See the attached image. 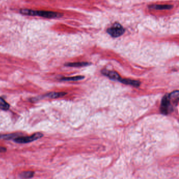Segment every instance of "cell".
<instances>
[{
  "mask_svg": "<svg viewBox=\"0 0 179 179\" xmlns=\"http://www.w3.org/2000/svg\"><path fill=\"white\" fill-rule=\"evenodd\" d=\"M179 91H176L169 94H166L162 100L160 110L162 114L167 115L173 110V106L178 104Z\"/></svg>",
  "mask_w": 179,
  "mask_h": 179,
  "instance_id": "cell-1",
  "label": "cell"
},
{
  "mask_svg": "<svg viewBox=\"0 0 179 179\" xmlns=\"http://www.w3.org/2000/svg\"><path fill=\"white\" fill-rule=\"evenodd\" d=\"M21 14L29 16H38L42 18H60L62 16V14L57 12L46 11H34L29 9H20Z\"/></svg>",
  "mask_w": 179,
  "mask_h": 179,
  "instance_id": "cell-2",
  "label": "cell"
},
{
  "mask_svg": "<svg viewBox=\"0 0 179 179\" xmlns=\"http://www.w3.org/2000/svg\"><path fill=\"white\" fill-rule=\"evenodd\" d=\"M42 137H43L42 133H36L30 136L18 137L14 139V141L18 144H27L41 138Z\"/></svg>",
  "mask_w": 179,
  "mask_h": 179,
  "instance_id": "cell-3",
  "label": "cell"
},
{
  "mask_svg": "<svg viewBox=\"0 0 179 179\" xmlns=\"http://www.w3.org/2000/svg\"><path fill=\"white\" fill-rule=\"evenodd\" d=\"M109 35L113 37H118L123 34L125 32V29L120 24L115 23L108 28L107 31Z\"/></svg>",
  "mask_w": 179,
  "mask_h": 179,
  "instance_id": "cell-4",
  "label": "cell"
},
{
  "mask_svg": "<svg viewBox=\"0 0 179 179\" xmlns=\"http://www.w3.org/2000/svg\"><path fill=\"white\" fill-rule=\"evenodd\" d=\"M101 72L103 75L108 77V78L111 79L112 80L119 81L121 78L118 73L113 71H109L107 70L103 69Z\"/></svg>",
  "mask_w": 179,
  "mask_h": 179,
  "instance_id": "cell-5",
  "label": "cell"
},
{
  "mask_svg": "<svg viewBox=\"0 0 179 179\" xmlns=\"http://www.w3.org/2000/svg\"><path fill=\"white\" fill-rule=\"evenodd\" d=\"M119 81L121 83H123L126 84H128V85H131L133 87H139L140 84V82L138 81L132 80H130V79H124L120 78Z\"/></svg>",
  "mask_w": 179,
  "mask_h": 179,
  "instance_id": "cell-6",
  "label": "cell"
},
{
  "mask_svg": "<svg viewBox=\"0 0 179 179\" xmlns=\"http://www.w3.org/2000/svg\"><path fill=\"white\" fill-rule=\"evenodd\" d=\"M66 94V93L65 92H52L48 93L47 94H46L44 96L47 97L49 98H61L62 96H64Z\"/></svg>",
  "mask_w": 179,
  "mask_h": 179,
  "instance_id": "cell-7",
  "label": "cell"
},
{
  "mask_svg": "<svg viewBox=\"0 0 179 179\" xmlns=\"http://www.w3.org/2000/svg\"><path fill=\"white\" fill-rule=\"evenodd\" d=\"M34 174H35V172L31 171H24L20 174V176L22 179H31L34 176Z\"/></svg>",
  "mask_w": 179,
  "mask_h": 179,
  "instance_id": "cell-8",
  "label": "cell"
},
{
  "mask_svg": "<svg viewBox=\"0 0 179 179\" xmlns=\"http://www.w3.org/2000/svg\"><path fill=\"white\" fill-rule=\"evenodd\" d=\"M173 7L171 5H153L149 6L150 9H172Z\"/></svg>",
  "mask_w": 179,
  "mask_h": 179,
  "instance_id": "cell-9",
  "label": "cell"
},
{
  "mask_svg": "<svg viewBox=\"0 0 179 179\" xmlns=\"http://www.w3.org/2000/svg\"><path fill=\"white\" fill-rule=\"evenodd\" d=\"M16 137H18V133L0 135V139H5V140H10V139H15Z\"/></svg>",
  "mask_w": 179,
  "mask_h": 179,
  "instance_id": "cell-10",
  "label": "cell"
},
{
  "mask_svg": "<svg viewBox=\"0 0 179 179\" xmlns=\"http://www.w3.org/2000/svg\"><path fill=\"white\" fill-rule=\"evenodd\" d=\"M10 108V105L2 98L0 97V109L7 111Z\"/></svg>",
  "mask_w": 179,
  "mask_h": 179,
  "instance_id": "cell-11",
  "label": "cell"
},
{
  "mask_svg": "<svg viewBox=\"0 0 179 179\" xmlns=\"http://www.w3.org/2000/svg\"><path fill=\"white\" fill-rule=\"evenodd\" d=\"M87 62H73V63H68L65 64V66H75V67H78V66H86L88 65Z\"/></svg>",
  "mask_w": 179,
  "mask_h": 179,
  "instance_id": "cell-12",
  "label": "cell"
},
{
  "mask_svg": "<svg viewBox=\"0 0 179 179\" xmlns=\"http://www.w3.org/2000/svg\"><path fill=\"white\" fill-rule=\"evenodd\" d=\"M84 77H82V76H77V77H68V78H62V79H61V80L66 81H78V80H82V79H84Z\"/></svg>",
  "mask_w": 179,
  "mask_h": 179,
  "instance_id": "cell-13",
  "label": "cell"
},
{
  "mask_svg": "<svg viewBox=\"0 0 179 179\" xmlns=\"http://www.w3.org/2000/svg\"><path fill=\"white\" fill-rule=\"evenodd\" d=\"M6 150H7L6 148L4 147L0 146V153H5V152H6Z\"/></svg>",
  "mask_w": 179,
  "mask_h": 179,
  "instance_id": "cell-14",
  "label": "cell"
}]
</instances>
